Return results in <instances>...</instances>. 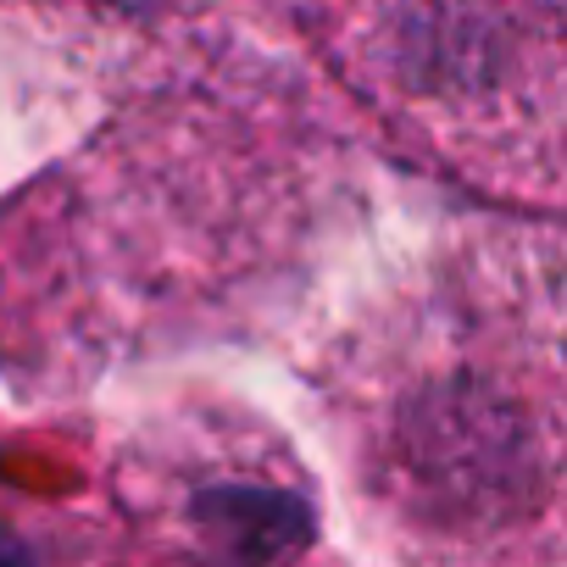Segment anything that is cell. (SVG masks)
<instances>
[{"label":"cell","instance_id":"1","mask_svg":"<svg viewBox=\"0 0 567 567\" xmlns=\"http://www.w3.org/2000/svg\"><path fill=\"white\" fill-rule=\"evenodd\" d=\"M200 528L245 567H272L307 545V506L267 484H212L195 501Z\"/></svg>","mask_w":567,"mask_h":567},{"label":"cell","instance_id":"2","mask_svg":"<svg viewBox=\"0 0 567 567\" xmlns=\"http://www.w3.org/2000/svg\"><path fill=\"white\" fill-rule=\"evenodd\" d=\"M0 567H18V545L7 534H0Z\"/></svg>","mask_w":567,"mask_h":567}]
</instances>
